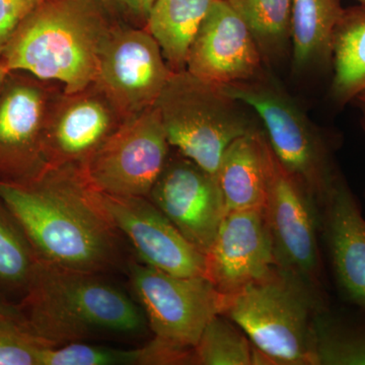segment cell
Wrapping results in <instances>:
<instances>
[{"mask_svg":"<svg viewBox=\"0 0 365 365\" xmlns=\"http://www.w3.org/2000/svg\"><path fill=\"white\" fill-rule=\"evenodd\" d=\"M0 199L40 261L91 274L119 265L120 232L81 168L48 165L24 184H0Z\"/></svg>","mask_w":365,"mask_h":365,"instance_id":"1","label":"cell"},{"mask_svg":"<svg viewBox=\"0 0 365 365\" xmlns=\"http://www.w3.org/2000/svg\"><path fill=\"white\" fill-rule=\"evenodd\" d=\"M18 306L24 325L51 346L101 336H137L148 321L128 295L98 274L38 261Z\"/></svg>","mask_w":365,"mask_h":365,"instance_id":"2","label":"cell"},{"mask_svg":"<svg viewBox=\"0 0 365 365\" xmlns=\"http://www.w3.org/2000/svg\"><path fill=\"white\" fill-rule=\"evenodd\" d=\"M101 2L45 0L21 24L0 59L9 71L58 83L66 93L88 88L113 30Z\"/></svg>","mask_w":365,"mask_h":365,"instance_id":"3","label":"cell"},{"mask_svg":"<svg viewBox=\"0 0 365 365\" xmlns=\"http://www.w3.org/2000/svg\"><path fill=\"white\" fill-rule=\"evenodd\" d=\"M325 313L319 290L276 265L227 297L223 316L263 353L267 364H317V322Z\"/></svg>","mask_w":365,"mask_h":365,"instance_id":"4","label":"cell"},{"mask_svg":"<svg viewBox=\"0 0 365 365\" xmlns=\"http://www.w3.org/2000/svg\"><path fill=\"white\" fill-rule=\"evenodd\" d=\"M155 107L170 145L215 177L230 144L259 128L246 105L186 69L172 72Z\"/></svg>","mask_w":365,"mask_h":365,"instance_id":"5","label":"cell"},{"mask_svg":"<svg viewBox=\"0 0 365 365\" xmlns=\"http://www.w3.org/2000/svg\"><path fill=\"white\" fill-rule=\"evenodd\" d=\"M222 88L258 115L274 155L319 205L341 174L325 137L306 113L264 73Z\"/></svg>","mask_w":365,"mask_h":365,"instance_id":"6","label":"cell"},{"mask_svg":"<svg viewBox=\"0 0 365 365\" xmlns=\"http://www.w3.org/2000/svg\"><path fill=\"white\" fill-rule=\"evenodd\" d=\"M129 272L148 325L168 344L193 349L209 322L225 313L227 295L204 276L173 275L143 263H131Z\"/></svg>","mask_w":365,"mask_h":365,"instance_id":"7","label":"cell"},{"mask_svg":"<svg viewBox=\"0 0 365 365\" xmlns=\"http://www.w3.org/2000/svg\"><path fill=\"white\" fill-rule=\"evenodd\" d=\"M60 86L9 71L0 93V184H24L47 169L46 129Z\"/></svg>","mask_w":365,"mask_h":365,"instance_id":"8","label":"cell"},{"mask_svg":"<svg viewBox=\"0 0 365 365\" xmlns=\"http://www.w3.org/2000/svg\"><path fill=\"white\" fill-rule=\"evenodd\" d=\"M265 134V133H264ZM267 195L265 210L278 266L321 289L322 259L319 246V206L306 187L281 165L264 143Z\"/></svg>","mask_w":365,"mask_h":365,"instance_id":"9","label":"cell"},{"mask_svg":"<svg viewBox=\"0 0 365 365\" xmlns=\"http://www.w3.org/2000/svg\"><path fill=\"white\" fill-rule=\"evenodd\" d=\"M170 146L153 106L125 120L86 163L83 173L101 193L148 198L170 157Z\"/></svg>","mask_w":365,"mask_h":365,"instance_id":"10","label":"cell"},{"mask_svg":"<svg viewBox=\"0 0 365 365\" xmlns=\"http://www.w3.org/2000/svg\"><path fill=\"white\" fill-rule=\"evenodd\" d=\"M172 72L145 29H113L95 83L127 120L155 106Z\"/></svg>","mask_w":365,"mask_h":365,"instance_id":"11","label":"cell"},{"mask_svg":"<svg viewBox=\"0 0 365 365\" xmlns=\"http://www.w3.org/2000/svg\"><path fill=\"white\" fill-rule=\"evenodd\" d=\"M148 199L204 255L227 215L217 178L179 153L168 158Z\"/></svg>","mask_w":365,"mask_h":365,"instance_id":"12","label":"cell"},{"mask_svg":"<svg viewBox=\"0 0 365 365\" xmlns=\"http://www.w3.org/2000/svg\"><path fill=\"white\" fill-rule=\"evenodd\" d=\"M98 195L113 225L131 242L141 263L173 275L206 277L205 255L148 197L101 192Z\"/></svg>","mask_w":365,"mask_h":365,"instance_id":"13","label":"cell"},{"mask_svg":"<svg viewBox=\"0 0 365 365\" xmlns=\"http://www.w3.org/2000/svg\"><path fill=\"white\" fill-rule=\"evenodd\" d=\"M124 121L95 83L76 93L62 91L52 106L46 129L48 165L85 169Z\"/></svg>","mask_w":365,"mask_h":365,"instance_id":"14","label":"cell"},{"mask_svg":"<svg viewBox=\"0 0 365 365\" xmlns=\"http://www.w3.org/2000/svg\"><path fill=\"white\" fill-rule=\"evenodd\" d=\"M263 62L241 16L227 0H215L190 46L186 71L225 86L262 76Z\"/></svg>","mask_w":365,"mask_h":365,"instance_id":"15","label":"cell"},{"mask_svg":"<svg viewBox=\"0 0 365 365\" xmlns=\"http://www.w3.org/2000/svg\"><path fill=\"white\" fill-rule=\"evenodd\" d=\"M206 256V278L230 297L278 265L264 209L230 211Z\"/></svg>","mask_w":365,"mask_h":365,"instance_id":"16","label":"cell"},{"mask_svg":"<svg viewBox=\"0 0 365 365\" xmlns=\"http://www.w3.org/2000/svg\"><path fill=\"white\" fill-rule=\"evenodd\" d=\"M319 206L338 285L346 299L365 312V218L342 175Z\"/></svg>","mask_w":365,"mask_h":365,"instance_id":"17","label":"cell"},{"mask_svg":"<svg viewBox=\"0 0 365 365\" xmlns=\"http://www.w3.org/2000/svg\"><path fill=\"white\" fill-rule=\"evenodd\" d=\"M264 143L265 134L258 128L235 139L223 153L216 178L227 212L265 207Z\"/></svg>","mask_w":365,"mask_h":365,"instance_id":"18","label":"cell"},{"mask_svg":"<svg viewBox=\"0 0 365 365\" xmlns=\"http://www.w3.org/2000/svg\"><path fill=\"white\" fill-rule=\"evenodd\" d=\"M343 11L340 0H292L290 43L297 71L332 63L334 30Z\"/></svg>","mask_w":365,"mask_h":365,"instance_id":"19","label":"cell"},{"mask_svg":"<svg viewBox=\"0 0 365 365\" xmlns=\"http://www.w3.org/2000/svg\"><path fill=\"white\" fill-rule=\"evenodd\" d=\"M215 0H155L145 30L157 40L173 71L186 69L197 31Z\"/></svg>","mask_w":365,"mask_h":365,"instance_id":"20","label":"cell"},{"mask_svg":"<svg viewBox=\"0 0 365 365\" xmlns=\"http://www.w3.org/2000/svg\"><path fill=\"white\" fill-rule=\"evenodd\" d=\"M331 93L346 104L365 91V6L344 9L334 30Z\"/></svg>","mask_w":365,"mask_h":365,"instance_id":"21","label":"cell"},{"mask_svg":"<svg viewBox=\"0 0 365 365\" xmlns=\"http://www.w3.org/2000/svg\"><path fill=\"white\" fill-rule=\"evenodd\" d=\"M253 36L264 61L276 60L290 43L292 0H227Z\"/></svg>","mask_w":365,"mask_h":365,"instance_id":"22","label":"cell"},{"mask_svg":"<svg viewBox=\"0 0 365 365\" xmlns=\"http://www.w3.org/2000/svg\"><path fill=\"white\" fill-rule=\"evenodd\" d=\"M38 261L20 223L0 199V287L24 295Z\"/></svg>","mask_w":365,"mask_h":365,"instance_id":"23","label":"cell"},{"mask_svg":"<svg viewBox=\"0 0 365 365\" xmlns=\"http://www.w3.org/2000/svg\"><path fill=\"white\" fill-rule=\"evenodd\" d=\"M255 347L234 322L220 314L209 322L194 347L195 364L254 365Z\"/></svg>","mask_w":365,"mask_h":365,"instance_id":"24","label":"cell"},{"mask_svg":"<svg viewBox=\"0 0 365 365\" xmlns=\"http://www.w3.org/2000/svg\"><path fill=\"white\" fill-rule=\"evenodd\" d=\"M317 364L365 365V323L343 324L327 319L317 322Z\"/></svg>","mask_w":365,"mask_h":365,"instance_id":"25","label":"cell"},{"mask_svg":"<svg viewBox=\"0 0 365 365\" xmlns=\"http://www.w3.org/2000/svg\"><path fill=\"white\" fill-rule=\"evenodd\" d=\"M40 365H140V350L69 343L45 348Z\"/></svg>","mask_w":365,"mask_h":365,"instance_id":"26","label":"cell"},{"mask_svg":"<svg viewBox=\"0 0 365 365\" xmlns=\"http://www.w3.org/2000/svg\"><path fill=\"white\" fill-rule=\"evenodd\" d=\"M47 347L52 346L34 335L20 317L0 314V365H40Z\"/></svg>","mask_w":365,"mask_h":365,"instance_id":"27","label":"cell"},{"mask_svg":"<svg viewBox=\"0 0 365 365\" xmlns=\"http://www.w3.org/2000/svg\"><path fill=\"white\" fill-rule=\"evenodd\" d=\"M45 0H0V54L34 9Z\"/></svg>","mask_w":365,"mask_h":365,"instance_id":"28","label":"cell"},{"mask_svg":"<svg viewBox=\"0 0 365 365\" xmlns=\"http://www.w3.org/2000/svg\"><path fill=\"white\" fill-rule=\"evenodd\" d=\"M124 2L134 13L148 18L155 0H124Z\"/></svg>","mask_w":365,"mask_h":365,"instance_id":"29","label":"cell"},{"mask_svg":"<svg viewBox=\"0 0 365 365\" xmlns=\"http://www.w3.org/2000/svg\"><path fill=\"white\" fill-rule=\"evenodd\" d=\"M0 314H11V316L20 317L18 306L16 304H7L4 300L0 299Z\"/></svg>","mask_w":365,"mask_h":365,"instance_id":"30","label":"cell"},{"mask_svg":"<svg viewBox=\"0 0 365 365\" xmlns=\"http://www.w3.org/2000/svg\"><path fill=\"white\" fill-rule=\"evenodd\" d=\"M9 71L7 69L6 64L0 59V93H1L2 88H4V83H6L7 76H9Z\"/></svg>","mask_w":365,"mask_h":365,"instance_id":"31","label":"cell"},{"mask_svg":"<svg viewBox=\"0 0 365 365\" xmlns=\"http://www.w3.org/2000/svg\"><path fill=\"white\" fill-rule=\"evenodd\" d=\"M355 100L359 102L360 108H361L362 111H364V114L365 116V91L364 93H360L359 96H357Z\"/></svg>","mask_w":365,"mask_h":365,"instance_id":"32","label":"cell"},{"mask_svg":"<svg viewBox=\"0 0 365 365\" xmlns=\"http://www.w3.org/2000/svg\"><path fill=\"white\" fill-rule=\"evenodd\" d=\"M359 1L360 2V4H364V6H365V0H359Z\"/></svg>","mask_w":365,"mask_h":365,"instance_id":"33","label":"cell"},{"mask_svg":"<svg viewBox=\"0 0 365 365\" xmlns=\"http://www.w3.org/2000/svg\"><path fill=\"white\" fill-rule=\"evenodd\" d=\"M103 2L107 1V0H102Z\"/></svg>","mask_w":365,"mask_h":365,"instance_id":"34","label":"cell"}]
</instances>
